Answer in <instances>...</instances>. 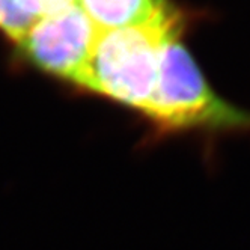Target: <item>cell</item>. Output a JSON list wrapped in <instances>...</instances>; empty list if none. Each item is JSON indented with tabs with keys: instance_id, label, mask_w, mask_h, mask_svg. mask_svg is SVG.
Instances as JSON below:
<instances>
[{
	"instance_id": "cell-1",
	"label": "cell",
	"mask_w": 250,
	"mask_h": 250,
	"mask_svg": "<svg viewBox=\"0 0 250 250\" xmlns=\"http://www.w3.org/2000/svg\"><path fill=\"white\" fill-rule=\"evenodd\" d=\"M181 20L167 5L144 24L100 32L74 83L146 113L163 47L181 33Z\"/></svg>"
},
{
	"instance_id": "cell-2",
	"label": "cell",
	"mask_w": 250,
	"mask_h": 250,
	"mask_svg": "<svg viewBox=\"0 0 250 250\" xmlns=\"http://www.w3.org/2000/svg\"><path fill=\"white\" fill-rule=\"evenodd\" d=\"M180 35L163 47L154 97L145 115L169 133L250 131V113L212 91Z\"/></svg>"
},
{
	"instance_id": "cell-3",
	"label": "cell",
	"mask_w": 250,
	"mask_h": 250,
	"mask_svg": "<svg viewBox=\"0 0 250 250\" xmlns=\"http://www.w3.org/2000/svg\"><path fill=\"white\" fill-rule=\"evenodd\" d=\"M100 30L79 3L38 19L19 42L24 56L48 73L76 80Z\"/></svg>"
},
{
	"instance_id": "cell-4",
	"label": "cell",
	"mask_w": 250,
	"mask_h": 250,
	"mask_svg": "<svg viewBox=\"0 0 250 250\" xmlns=\"http://www.w3.org/2000/svg\"><path fill=\"white\" fill-rule=\"evenodd\" d=\"M77 3L100 32L144 24L167 6L165 0H79Z\"/></svg>"
},
{
	"instance_id": "cell-5",
	"label": "cell",
	"mask_w": 250,
	"mask_h": 250,
	"mask_svg": "<svg viewBox=\"0 0 250 250\" xmlns=\"http://www.w3.org/2000/svg\"><path fill=\"white\" fill-rule=\"evenodd\" d=\"M35 21L37 19L24 11L20 0H0V29L14 41L20 42Z\"/></svg>"
},
{
	"instance_id": "cell-6",
	"label": "cell",
	"mask_w": 250,
	"mask_h": 250,
	"mask_svg": "<svg viewBox=\"0 0 250 250\" xmlns=\"http://www.w3.org/2000/svg\"><path fill=\"white\" fill-rule=\"evenodd\" d=\"M79 0H20L24 11H27L35 19H42L47 15L58 14L69 6H73Z\"/></svg>"
}]
</instances>
